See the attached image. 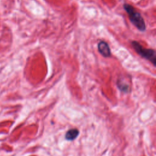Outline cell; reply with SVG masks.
<instances>
[{"instance_id":"6da1fadb","label":"cell","mask_w":156,"mask_h":156,"mask_svg":"<svg viewBox=\"0 0 156 156\" xmlns=\"http://www.w3.org/2000/svg\"><path fill=\"white\" fill-rule=\"evenodd\" d=\"M123 8L127 14H128L129 19L132 23L139 31H145L146 24L140 13L138 12L134 7L129 4H124Z\"/></svg>"},{"instance_id":"7a4b0ae2","label":"cell","mask_w":156,"mask_h":156,"mask_svg":"<svg viewBox=\"0 0 156 156\" xmlns=\"http://www.w3.org/2000/svg\"><path fill=\"white\" fill-rule=\"evenodd\" d=\"M131 45L133 48L134 49L136 53L140 55L143 58L147 59L149 62H151L153 65L155 67L156 65V53L155 51L153 49L144 48L142 46L136 41L131 42Z\"/></svg>"},{"instance_id":"3957f363","label":"cell","mask_w":156,"mask_h":156,"mask_svg":"<svg viewBox=\"0 0 156 156\" xmlns=\"http://www.w3.org/2000/svg\"><path fill=\"white\" fill-rule=\"evenodd\" d=\"M98 49L99 53L104 57H109L111 56V49L108 43L104 41H100L98 43Z\"/></svg>"},{"instance_id":"277c9868","label":"cell","mask_w":156,"mask_h":156,"mask_svg":"<svg viewBox=\"0 0 156 156\" xmlns=\"http://www.w3.org/2000/svg\"><path fill=\"white\" fill-rule=\"evenodd\" d=\"M79 135V131L76 129H71L67 131L65 135L66 139L68 140H73Z\"/></svg>"},{"instance_id":"5b68a950","label":"cell","mask_w":156,"mask_h":156,"mask_svg":"<svg viewBox=\"0 0 156 156\" xmlns=\"http://www.w3.org/2000/svg\"><path fill=\"white\" fill-rule=\"evenodd\" d=\"M117 85L119 89L121 91H127L128 90V85H127L126 83H124L123 81H122V80H118L117 82Z\"/></svg>"}]
</instances>
